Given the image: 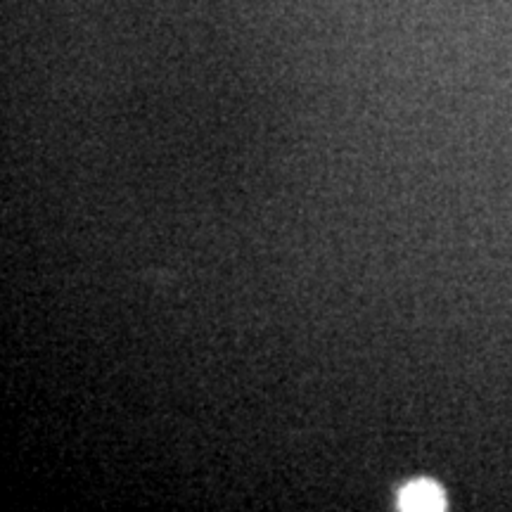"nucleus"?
Listing matches in <instances>:
<instances>
[{
  "instance_id": "nucleus-1",
  "label": "nucleus",
  "mask_w": 512,
  "mask_h": 512,
  "mask_svg": "<svg viewBox=\"0 0 512 512\" xmlns=\"http://www.w3.org/2000/svg\"><path fill=\"white\" fill-rule=\"evenodd\" d=\"M444 494L430 482H415L401 491V510H444Z\"/></svg>"
}]
</instances>
